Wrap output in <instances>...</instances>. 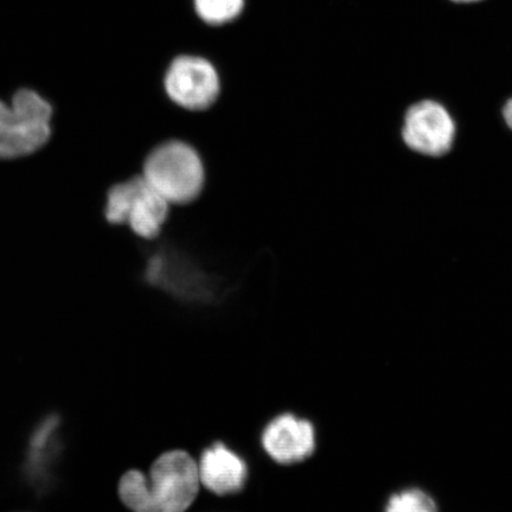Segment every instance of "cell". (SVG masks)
Returning a JSON list of instances; mask_svg holds the SVG:
<instances>
[{
	"instance_id": "obj_8",
	"label": "cell",
	"mask_w": 512,
	"mask_h": 512,
	"mask_svg": "<svg viewBox=\"0 0 512 512\" xmlns=\"http://www.w3.org/2000/svg\"><path fill=\"white\" fill-rule=\"evenodd\" d=\"M456 125L443 105L424 100L413 105L405 115L403 142L409 149L430 157L446 155L454 143Z\"/></svg>"
},
{
	"instance_id": "obj_1",
	"label": "cell",
	"mask_w": 512,
	"mask_h": 512,
	"mask_svg": "<svg viewBox=\"0 0 512 512\" xmlns=\"http://www.w3.org/2000/svg\"><path fill=\"white\" fill-rule=\"evenodd\" d=\"M120 501L132 512H187L201 494L197 459L188 451H166L149 476L130 470L119 480Z\"/></svg>"
},
{
	"instance_id": "obj_5",
	"label": "cell",
	"mask_w": 512,
	"mask_h": 512,
	"mask_svg": "<svg viewBox=\"0 0 512 512\" xmlns=\"http://www.w3.org/2000/svg\"><path fill=\"white\" fill-rule=\"evenodd\" d=\"M164 89L172 104L189 113L207 112L220 98L219 73L208 60L179 56L164 78Z\"/></svg>"
},
{
	"instance_id": "obj_3",
	"label": "cell",
	"mask_w": 512,
	"mask_h": 512,
	"mask_svg": "<svg viewBox=\"0 0 512 512\" xmlns=\"http://www.w3.org/2000/svg\"><path fill=\"white\" fill-rule=\"evenodd\" d=\"M53 106L32 89H19L11 105L0 100V160L24 158L43 149L51 137Z\"/></svg>"
},
{
	"instance_id": "obj_9",
	"label": "cell",
	"mask_w": 512,
	"mask_h": 512,
	"mask_svg": "<svg viewBox=\"0 0 512 512\" xmlns=\"http://www.w3.org/2000/svg\"><path fill=\"white\" fill-rule=\"evenodd\" d=\"M201 486L208 494L228 497L246 489L249 466L246 459L222 441H215L197 460Z\"/></svg>"
},
{
	"instance_id": "obj_2",
	"label": "cell",
	"mask_w": 512,
	"mask_h": 512,
	"mask_svg": "<svg viewBox=\"0 0 512 512\" xmlns=\"http://www.w3.org/2000/svg\"><path fill=\"white\" fill-rule=\"evenodd\" d=\"M142 176L171 206L187 207L203 194L207 170L195 146L166 139L144 157Z\"/></svg>"
},
{
	"instance_id": "obj_13",
	"label": "cell",
	"mask_w": 512,
	"mask_h": 512,
	"mask_svg": "<svg viewBox=\"0 0 512 512\" xmlns=\"http://www.w3.org/2000/svg\"><path fill=\"white\" fill-rule=\"evenodd\" d=\"M456 2H475V0H456Z\"/></svg>"
},
{
	"instance_id": "obj_7",
	"label": "cell",
	"mask_w": 512,
	"mask_h": 512,
	"mask_svg": "<svg viewBox=\"0 0 512 512\" xmlns=\"http://www.w3.org/2000/svg\"><path fill=\"white\" fill-rule=\"evenodd\" d=\"M260 444L274 464H303L317 451L316 427L296 414L281 413L267 422L260 434Z\"/></svg>"
},
{
	"instance_id": "obj_6",
	"label": "cell",
	"mask_w": 512,
	"mask_h": 512,
	"mask_svg": "<svg viewBox=\"0 0 512 512\" xmlns=\"http://www.w3.org/2000/svg\"><path fill=\"white\" fill-rule=\"evenodd\" d=\"M63 450L62 418L48 414L32 428L22 464L25 483L37 494H46L55 485Z\"/></svg>"
},
{
	"instance_id": "obj_12",
	"label": "cell",
	"mask_w": 512,
	"mask_h": 512,
	"mask_svg": "<svg viewBox=\"0 0 512 512\" xmlns=\"http://www.w3.org/2000/svg\"><path fill=\"white\" fill-rule=\"evenodd\" d=\"M503 117L505 123L509 126L510 130H512V99H510L507 104L504 106Z\"/></svg>"
},
{
	"instance_id": "obj_11",
	"label": "cell",
	"mask_w": 512,
	"mask_h": 512,
	"mask_svg": "<svg viewBox=\"0 0 512 512\" xmlns=\"http://www.w3.org/2000/svg\"><path fill=\"white\" fill-rule=\"evenodd\" d=\"M198 16L204 22L220 25L233 21L243 9V0H194Z\"/></svg>"
},
{
	"instance_id": "obj_4",
	"label": "cell",
	"mask_w": 512,
	"mask_h": 512,
	"mask_svg": "<svg viewBox=\"0 0 512 512\" xmlns=\"http://www.w3.org/2000/svg\"><path fill=\"white\" fill-rule=\"evenodd\" d=\"M171 216V204L140 175L114 184L107 191L105 219L112 226L126 224L137 238L156 240Z\"/></svg>"
},
{
	"instance_id": "obj_10",
	"label": "cell",
	"mask_w": 512,
	"mask_h": 512,
	"mask_svg": "<svg viewBox=\"0 0 512 512\" xmlns=\"http://www.w3.org/2000/svg\"><path fill=\"white\" fill-rule=\"evenodd\" d=\"M383 512H440V509L430 492L419 486H409L390 494Z\"/></svg>"
}]
</instances>
